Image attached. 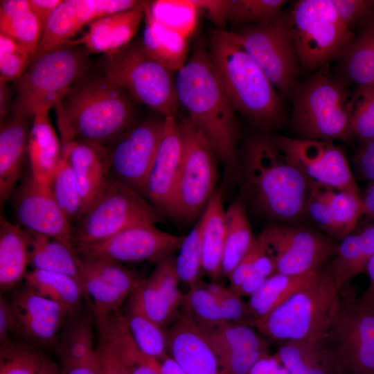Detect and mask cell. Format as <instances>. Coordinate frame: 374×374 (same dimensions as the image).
<instances>
[{"label": "cell", "mask_w": 374, "mask_h": 374, "mask_svg": "<svg viewBox=\"0 0 374 374\" xmlns=\"http://www.w3.org/2000/svg\"><path fill=\"white\" fill-rule=\"evenodd\" d=\"M180 106L201 132L224 166L226 183L240 181L238 125L233 107L217 75L208 53L197 44L175 77Z\"/></svg>", "instance_id": "obj_1"}, {"label": "cell", "mask_w": 374, "mask_h": 374, "mask_svg": "<svg viewBox=\"0 0 374 374\" xmlns=\"http://www.w3.org/2000/svg\"><path fill=\"white\" fill-rule=\"evenodd\" d=\"M242 196L260 214L279 223L306 214L312 180L262 134L245 142L240 159Z\"/></svg>", "instance_id": "obj_2"}, {"label": "cell", "mask_w": 374, "mask_h": 374, "mask_svg": "<svg viewBox=\"0 0 374 374\" xmlns=\"http://www.w3.org/2000/svg\"><path fill=\"white\" fill-rule=\"evenodd\" d=\"M132 98L105 75L82 76L55 108L62 145L105 147L134 125Z\"/></svg>", "instance_id": "obj_3"}, {"label": "cell", "mask_w": 374, "mask_h": 374, "mask_svg": "<svg viewBox=\"0 0 374 374\" xmlns=\"http://www.w3.org/2000/svg\"><path fill=\"white\" fill-rule=\"evenodd\" d=\"M208 54L234 109L258 127H279L284 120L280 95L234 32L212 30Z\"/></svg>", "instance_id": "obj_4"}, {"label": "cell", "mask_w": 374, "mask_h": 374, "mask_svg": "<svg viewBox=\"0 0 374 374\" xmlns=\"http://www.w3.org/2000/svg\"><path fill=\"white\" fill-rule=\"evenodd\" d=\"M342 294L328 269L306 283L253 328L266 339L323 342L339 312Z\"/></svg>", "instance_id": "obj_5"}, {"label": "cell", "mask_w": 374, "mask_h": 374, "mask_svg": "<svg viewBox=\"0 0 374 374\" xmlns=\"http://www.w3.org/2000/svg\"><path fill=\"white\" fill-rule=\"evenodd\" d=\"M350 96L344 85L330 77L328 65L305 82H299L291 97V123L299 138L350 139Z\"/></svg>", "instance_id": "obj_6"}, {"label": "cell", "mask_w": 374, "mask_h": 374, "mask_svg": "<svg viewBox=\"0 0 374 374\" xmlns=\"http://www.w3.org/2000/svg\"><path fill=\"white\" fill-rule=\"evenodd\" d=\"M75 46L66 43L33 58L15 83L14 115L33 117L61 103L86 69V53Z\"/></svg>", "instance_id": "obj_7"}, {"label": "cell", "mask_w": 374, "mask_h": 374, "mask_svg": "<svg viewBox=\"0 0 374 374\" xmlns=\"http://www.w3.org/2000/svg\"><path fill=\"white\" fill-rule=\"evenodd\" d=\"M173 71L147 54L140 42L107 54L104 75L134 100L165 116L180 107Z\"/></svg>", "instance_id": "obj_8"}, {"label": "cell", "mask_w": 374, "mask_h": 374, "mask_svg": "<svg viewBox=\"0 0 374 374\" xmlns=\"http://www.w3.org/2000/svg\"><path fill=\"white\" fill-rule=\"evenodd\" d=\"M299 64L307 70L344 56L354 39L331 0H300L290 14Z\"/></svg>", "instance_id": "obj_9"}, {"label": "cell", "mask_w": 374, "mask_h": 374, "mask_svg": "<svg viewBox=\"0 0 374 374\" xmlns=\"http://www.w3.org/2000/svg\"><path fill=\"white\" fill-rule=\"evenodd\" d=\"M163 213L137 191L109 178L73 227V245L98 242L134 226L155 225L163 221Z\"/></svg>", "instance_id": "obj_10"}, {"label": "cell", "mask_w": 374, "mask_h": 374, "mask_svg": "<svg viewBox=\"0 0 374 374\" xmlns=\"http://www.w3.org/2000/svg\"><path fill=\"white\" fill-rule=\"evenodd\" d=\"M179 126L183 155L168 215L188 222L206 206L215 191L217 158L208 141L188 117Z\"/></svg>", "instance_id": "obj_11"}, {"label": "cell", "mask_w": 374, "mask_h": 374, "mask_svg": "<svg viewBox=\"0 0 374 374\" xmlns=\"http://www.w3.org/2000/svg\"><path fill=\"white\" fill-rule=\"evenodd\" d=\"M234 33L279 94L291 98L299 84V62L290 15L280 12Z\"/></svg>", "instance_id": "obj_12"}, {"label": "cell", "mask_w": 374, "mask_h": 374, "mask_svg": "<svg viewBox=\"0 0 374 374\" xmlns=\"http://www.w3.org/2000/svg\"><path fill=\"white\" fill-rule=\"evenodd\" d=\"M322 344L338 374H374V311L344 294Z\"/></svg>", "instance_id": "obj_13"}, {"label": "cell", "mask_w": 374, "mask_h": 374, "mask_svg": "<svg viewBox=\"0 0 374 374\" xmlns=\"http://www.w3.org/2000/svg\"><path fill=\"white\" fill-rule=\"evenodd\" d=\"M257 238L264 246L275 274L299 275L316 271L337 253L338 243L329 235L287 223L263 229Z\"/></svg>", "instance_id": "obj_14"}, {"label": "cell", "mask_w": 374, "mask_h": 374, "mask_svg": "<svg viewBox=\"0 0 374 374\" xmlns=\"http://www.w3.org/2000/svg\"><path fill=\"white\" fill-rule=\"evenodd\" d=\"M163 126V120L145 121L132 125L106 145L110 178L143 195Z\"/></svg>", "instance_id": "obj_15"}, {"label": "cell", "mask_w": 374, "mask_h": 374, "mask_svg": "<svg viewBox=\"0 0 374 374\" xmlns=\"http://www.w3.org/2000/svg\"><path fill=\"white\" fill-rule=\"evenodd\" d=\"M274 137L280 150L312 181L360 195L345 154L332 141Z\"/></svg>", "instance_id": "obj_16"}, {"label": "cell", "mask_w": 374, "mask_h": 374, "mask_svg": "<svg viewBox=\"0 0 374 374\" xmlns=\"http://www.w3.org/2000/svg\"><path fill=\"white\" fill-rule=\"evenodd\" d=\"M184 236L157 229L155 225L132 227L94 243L74 246L80 256L118 262L158 261L179 249Z\"/></svg>", "instance_id": "obj_17"}, {"label": "cell", "mask_w": 374, "mask_h": 374, "mask_svg": "<svg viewBox=\"0 0 374 374\" xmlns=\"http://www.w3.org/2000/svg\"><path fill=\"white\" fill-rule=\"evenodd\" d=\"M196 323L217 357L220 374H248L269 354L267 340L252 326L227 321Z\"/></svg>", "instance_id": "obj_18"}, {"label": "cell", "mask_w": 374, "mask_h": 374, "mask_svg": "<svg viewBox=\"0 0 374 374\" xmlns=\"http://www.w3.org/2000/svg\"><path fill=\"white\" fill-rule=\"evenodd\" d=\"M19 225L73 245V226L56 202L51 187L37 181L31 173L12 194Z\"/></svg>", "instance_id": "obj_19"}, {"label": "cell", "mask_w": 374, "mask_h": 374, "mask_svg": "<svg viewBox=\"0 0 374 374\" xmlns=\"http://www.w3.org/2000/svg\"><path fill=\"white\" fill-rule=\"evenodd\" d=\"M81 285L85 296L93 301L95 322L118 310L142 280L120 262L95 257L80 256Z\"/></svg>", "instance_id": "obj_20"}, {"label": "cell", "mask_w": 374, "mask_h": 374, "mask_svg": "<svg viewBox=\"0 0 374 374\" xmlns=\"http://www.w3.org/2000/svg\"><path fill=\"white\" fill-rule=\"evenodd\" d=\"M15 316L14 335L33 346H55L68 311L25 283L15 288L10 300Z\"/></svg>", "instance_id": "obj_21"}, {"label": "cell", "mask_w": 374, "mask_h": 374, "mask_svg": "<svg viewBox=\"0 0 374 374\" xmlns=\"http://www.w3.org/2000/svg\"><path fill=\"white\" fill-rule=\"evenodd\" d=\"M175 260L170 256L158 261L152 274L142 279L128 296L127 305L163 329L177 319L184 301L178 287Z\"/></svg>", "instance_id": "obj_22"}, {"label": "cell", "mask_w": 374, "mask_h": 374, "mask_svg": "<svg viewBox=\"0 0 374 374\" xmlns=\"http://www.w3.org/2000/svg\"><path fill=\"white\" fill-rule=\"evenodd\" d=\"M142 2L135 0H62L47 21L34 57L67 43L70 37L84 25L99 18L132 9Z\"/></svg>", "instance_id": "obj_23"}, {"label": "cell", "mask_w": 374, "mask_h": 374, "mask_svg": "<svg viewBox=\"0 0 374 374\" xmlns=\"http://www.w3.org/2000/svg\"><path fill=\"white\" fill-rule=\"evenodd\" d=\"M183 155V144L175 116H165L163 130L143 195L163 213L170 211Z\"/></svg>", "instance_id": "obj_24"}, {"label": "cell", "mask_w": 374, "mask_h": 374, "mask_svg": "<svg viewBox=\"0 0 374 374\" xmlns=\"http://www.w3.org/2000/svg\"><path fill=\"white\" fill-rule=\"evenodd\" d=\"M165 331L168 355L188 374H220L217 357L184 303Z\"/></svg>", "instance_id": "obj_25"}, {"label": "cell", "mask_w": 374, "mask_h": 374, "mask_svg": "<svg viewBox=\"0 0 374 374\" xmlns=\"http://www.w3.org/2000/svg\"><path fill=\"white\" fill-rule=\"evenodd\" d=\"M62 152L67 157L73 170L81 198L83 216L110 178L107 150L98 144L72 141L62 145Z\"/></svg>", "instance_id": "obj_26"}, {"label": "cell", "mask_w": 374, "mask_h": 374, "mask_svg": "<svg viewBox=\"0 0 374 374\" xmlns=\"http://www.w3.org/2000/svg\"><path fill=\"white\" fill-rule=\"evenodd\" d=\"M148 1L138 6L99 18L89 24L88 31L76 40L67 43L83 44L90 53L107 54L120 51L130 44L142 19Z\"/></svg>", "instance_id": "obj_27"}, {"label": "cell", "mask_w": 374, "mask_h": 374, "mask_svg": "<svg viewBox=\"0 0 374 374\" xmlns=\"http://www.w3.org/2000/svg\"><path fill=\"white\" fill-rule=\"evenodd\" d=\"M55 346L61 374H98L93 347V316L69 318Z\"/></svg>", "instance_id": "obj_28"}, {"label": "cell", "mask_w": 374, "mask_h": 374, "mask_svg": "<svg viewBox=\"0 0 374 374\" xmlns=\"http://www.w3.org/2000/svg\"><path fill=\"white\" fill-rule=\"evenodd\" d=\"M28 118L14 115L0 130V200L2 205L15 190L28 153Z\"/></svg>", "instance_id": "obj_29"}, {"label": "cell", "mask_w": 374, "mask_h": 374, "mask_svg": "<svg viewBox=\"0 0 374 374\" xmlns=\"http://www.w3.org/2000/svg\"><path fill=\"white\" fill-rule=\"evenodd\" d=\"M28 263L33 269L69 275L81 285L80 259L74 247L30 229L23 228Z\"/></svg>", "instance_id": "obj_30"}, {"label": "cell", "mask_w": 374, "mask_h": 374, "mask_svg": "<svg viewBox=\"0 0 374 374\" xmlns=\"http://www.w3.org/2000/svg\"><path fill=\"white\" fill-rule=\"evenodd\" d=\"M373 255L374 222L341 240L327 269L341 294L352 278L366 271Z\"/></svg>", "instance_id": "obj_31"}, {"label": "cell", "mask_w": 374, "mask_h": 374, "mask_svg": "<svg viewBox=\"0 0 374 374\" xmlns=\"http://www.w3.org/2000/svg\"><path fill=\"white\" fill-rule=\"evenodd\" d=\"M62 154L57 136L48 117V111L33 116L29 132L28 155L30 173L39 183L51 187Z\"/></svg>", "instance_id": "obj_32"}, {"label": "cell", "mask_w": 374, "mask_h": 374, "mask_svg": "<svg viewBox=\"0 0 374 374\" xmlns=\"http://www.w3.org/2000/svg\"><path fill=\"white\" fill-rule=\"evenodd\" d=\"M225 210L222 188L215 190L199 221L202 251V269L212 279L222 275V265L225 239Z\"/></svg>", "instance_id": "obj_33"}, {"label": "cell", "mask_w": 374, "mask_h": 374, "mask_svg": "<svg viewBox=\"0 0 374 374\" xmlns=\"http://www.w3.org/2000/svg\"><path fill=\"white\" fill-rule=\"evenodd\" d=\"M97 329L112 344L129 374H161L159 362L139 350L120 311L109 314Z\"/></svg>", "instance_id": "obj_34"}, {"label": "cell", "mask_w": 374, "mask_h": 374, "mask_svg": "<svg viewBox=\"0 0 374 374\" xmlns=\"http://www.w3.org/2000/svg\"><path fill=\"white\" fill-rule=\"evenodd\" d=\"M144 19L140 41L143 49L166 68L177 72L186 62L188 38L152 20L146 10Z\"/></svg>", "instance_id": "obj_35"}, {"label": "cell", "mask_w": 374, "mask_h": 374, "mask_svg": "<svg viewBox=\"0 0 374 374\" xmlns=\"http://www.w3.org/2000/svg\"><path fill=\"white\" fill-rule=\"evenodd\" d=\"M28 265L23 228L0 217V286L10 290L19 285Z\"/></svg>", "instance_id": "obj_36"}, {"label": "cell", "mask_w": 374, "mask_h": 374, "mask_svg": "<svg viewBox=\"0 0 374 374\" xmlns=\"http://www.w3.org/2000/svg\"><path fill=\"white\" fill-rule=\"evenodd\" d=\"M42 28L30 0H3L0 3V33L11 38L33 57Z\"/></svg>", "instance_id": "obj_37"}, {"label": "cell", "mask_w": 374, "mask_h": 374, "mask_svg": "<svg viewBox=\"0 0 374 374\" xmlns=\"http://www.w3.org/2000/svg\"><path fill=\"white\" fill-rule=\"evenodd\" d=\"M25 284L38 294L62 305L68 317L80 314L83 289L73 277L56 271L33 269L26 272Z\"/></svg>", "instance_id": "obj_38"}, {"label": "cell", "mask_w": 374, "mask_h": 374, "mask_svg": "<svg viewBox=\"0 0 374 374\" xmlns=\"http://www.w3.org/2000/svg\"><path fill=\"white\" fill-rule=\"evenodd\" d=\"M222 274L227 278L250 249L254 238L246 212L245 200L237 197L225 211Z\"/></svg>", "instance_id": "obj_39"}, {"label": "cell", "mask_w": 374, "mask_h": 374, "mask_svg": "<svg viewBox=\"0 0 374 374\" xmlns=\"http://www.w3.org/2000/svg\"><path fill=\"white\" fill-rule=\"evenodd\" d=\"M317 270L299 275L274 274L269 277L247 302L253 319L252 326L284 303L310 280Z\"/></svg>", "instance_id": "obj_40"}, {"label": "cell", "mask_w": 374, "mask_h": 374, "mask_svg": "<svg viewBox=\"0 0 374 374\" xmlns=\"http://www.w3.org/2000/svg\"><path fill=\"white\" fill-rule=\"evenodd\" d=\"M276 354L290 374H338L322 342L286 341Z\"/></svg>", "instance_id": "obj_41"}, {"label": "cell", "mask_w": 374, "mask_h": 374, "mask_svg": "<svg viewBox=\"0 0 374 374\" xmlns=\"http://www.w3.org/2000/svg\"><path fill=\"white\" fill-rule=\"evenodd\" d=\"M344 70L357 86L374 84V21L353 39L344 55Z\"/></svg>", "instance_id": "obj_42"}, {"label": "cell", "mask_w": 374, "mask_h": 374, "mask_svg": "<svg viewBox=\"0 0 374 374\" xmlns=\"http://www.w3.org/2000/svg\"><path fill=\"white\" fill-rule=\"evenodd\" d=\"M145 10L152 20L188 38L197 27L199 10L193 0L148 2Z\"/></svg>", "instance_id": "obj_43"}, {"label": "cell", "mask_w": 374, "mask_h": 374, "mask_svg": "<svg viewBox=\"0 0 374 374\" xmlns=\"http://www.w3.org/2000/svg\"><path fill=\"white\" fill-rule=\"evenodd\" d=\"M124 316L136 345L143 354L159 362L168 355L166 331L163 328L129 305Z\"/></svg>", "instance_id": "obj_44"}, {"label": "cell", "mask_w": 374, "mask_h": 374, "mask_svg": "<svg viewBox=\"0 0 374 374\" xmlns=\"http://www.w3.org/2000/svg\"><path fill=\"white\" fill-rule=\"evenodd\" d=\"M285 0H220L218 21L223 28L227 21L258 24L280 12Z\"/></svg>", "instance_id": "obj_45"}, {"label": "cell", "mask_w": 374, "mask_h": 374, "mask_svg": "<svg viewBox=\"0 0 374 374\" xmlns=\"http://www.w3.org/2000/svg\"><path fill=\"white\" fill-rule=\"evenodd\" d=\"M51 188L56 202L71 223H77L83 215L82 204L73 170L62 152Z\"/></svg>", "instance_id": "obj_46"}, {"label": "cell", "mask_w": 374, "mask_h": 374, "mask_svg": "<svg viewBox=\"0 0 374 374\" xmlns=\"http://www.w3.org/2000/svg\"><path fill=\"white\" fill-rule=\"evenodd\" d=\"M328 204L335 229V239L341 240L354 231L359 219L364 215L362 198L359 194L331 188Z\"/></svg>", "instance_id": "obj_47"}, {"label": "cell", "mask_w": 374, "mask_h": 374, "mask_svg": "<svg viewBox=\"0 0 374 374\" xmlns=\"http://www.w3.org/2000/svg\"><path fill=\"white\" fill-rule=\"evenodd\" d=\"M46 358L32 345L10 339L0 346V374H37Z\"/></svg>", "instance_id": "obj_48"}, {"label": "cell", "mask_w": 374, "mask_h": 374, "mask_svg": "<svg viewBox=\"0 0 374 374\" xmlns=\"http://www.w3.org/2000/svg\"><path fill=\"white\" fill-rule=\"evenodd\" d=\"M351 137L374 139V84L357 86L350 96Z\"/></svg>", "instance_id": "obj_49"}, {"label": "cell", "mask_w": 374, "mask_h": 374, "mask_svg": "<svg viewBox=\"0 0 374 374\" xmlns=\"http://www.w3.org/2000/svg\"><path fill=\"white\" fill-rule=\"evenodd\" d=\"M175 266L179 280L192 288L201 283L202 251L199 222L184 237L175 260Z\"/></svg>", "instance_id": "obj_50"}, {"label": "cell", "mask_w": 374, "mask_h": 374, "mask_svg": "<svg viewBox=\"0 0 374 374\" xmlns=\"http://www.w3.org/2000/svg\"><path fill=\"white\" fill-rule=\"evenodd\" d=\"M184 303L188 308L196 321L215 323L224 321L220 301L201 282L190 288L184 294Z\"/></svg>", "instance_id": "obj_51"}, {"label": "cell", "mask_w": 374, "mask_h": 374, "mask_svg": "<svg viewBox=\"0 0 374 374\" xmlns=\"http://www.w3.org/2000/svg\"><path fill=\"white\" fill-rule=\"evenodd\" d=\"M33 57L11 38L0 33V80L18 79L31 63Z\"/></svg>", "instance_id": "obj_52"}, {"label": "cell", "mask_w": 374, "mask_h": 374, "mask_svg": "<svg viewBox=\"0 0 374 374\" xmlns=\"http://www.w3.org/2000/svg\"><path fill=\"white\" fill-rule=\"evenodd\" d=\"M254 258L252 270L235 293L240 296H250L271 275L275 274L273 262L262 244L254 238Z\"/></svg>", "instance_id": "obj_53"}, {"label": "cell", "mask_w": 374, "mask_h": 374, "mask_svg": "<svg viewBox=\"0 0 374 374\" xmlns=\"http://www.w3.org/2000/svg\"><path fill=\"white\" fill-rule=\"evenodd\" d=\"M338 16L351 30L357 26L365 28L374 21L373 0H331Z\"/></svg>", "instance_id": "obj_54"}, {"label": "cell", "mask_w": 374, "mask_h": 374, "mask_svg": "<svg viewBox=\"0 0 374 374\" xmlns=\"http://www.w3.org/2000/svg\"><path fill=\"white\" fill-rule=\"evenodd\" d=\"M95 348V362L98 374H129L112 344L99 335Z\"/></svg>", "instance_id": "obj_55"}, {"label": "cell", "mask_w": 374, "mask_h": 374, "mask_svg": "<svg viewBox=\"0 0 374 374\" xmlns=\"http://www.w3.org/2000/svg\"><path fill=\"white\" fill-rule=\"evenodd\" d=\"M354 160L361 177L374 182V139L361 141Z\"/></svg>", "instance_id": "obj_56"}, {"label": "cell", "mask_w": 374, "mask_h": 374, "mask_svg": "<svg viewBox=\"0 0 374 374\" xmlns=\"http://www.w3.org/2000/svg\"><path fill=\"white\" fill-rule=\"evenodd\" d=\"M253 258L254 246L253 242L247 253L235 266L228 278L230 281L229 289L233 292H235L238 290L246 278L251 272Z\"/></svg>", "instance_id": "obj_57"}, {"label": "cell", "mask_w": 374, "mask_h": 374, "mask_svg": "<svg viewBox=\"0 0 374 374\" xmlns=\"http://www.w3.org/2000/svg\"><path fill=\"white\" fill-rule=\"evenodd\" d=\"M15 316L10 301L0 296V342L9 341L15 330Z\"/></svg>", "instance_id": "obj_58"}, {"label": "cell", "mask_w": 374, "mask_h": 374, "mask_svg": "<svg viewBox=\"0 0 374 374\" xmlns=\"http://www.w3.org/2000/svg\"><path fill=\"white\" fill-rule=\"evenodd\" d=\"M248 374H290L276 353L269 354L259 359Z\"/></svg>", "instance_id": "obj_59"}, {"label": "cell", "mask_w": 374, "mask_h": 374, "mask_svg": "<svg viewBox=\"0 0 374 374\" xmlns=\"http://www.w3.org/2000/svg\"><path fill=\"white\" fill-rule=\"evenodd\" d=\"M62 0H30L33 12L38 19L42 30L50 16Z\"/></svg>", "instance_id": "obj_60"}, {"label": "cell", "mask_w": 374, "mask_h": 374, "mask_svg": "<svg viewBox=\"0 0 374 374\" xmlns=\"http://www.w3.org/2000/svg\"><path fill=\"white\" fill-rule=\"evenodd\" d=\"M366 271L369 277V285L357 301L362 306L374 311V255L370 259Z\"/></svg>", "instance_id": "obj_61"}, {"label": "cell", "mask_w": 374, "mask_h": 374, "mask_svg": "<svg viewBox=\"0 0 374 374\" xmlns=\"http://www.w3.org/2000/svg\"><path fill=\"white\" fill-rule=\"evenodd\" d=\"M159 368L161 374H188L169 355L159 362Z\"/></svg>", "instance_id": "obj_62"}, {"label": "cell", "mask_w": 374, "mask_h": 374, "mask_svg": "<svg viewBox=\"0 0 374 374\" xmlns=\"http://www.w3.org/2000/svg\"><path fill=\"white\" fill-rule=\"evenodd\" d=\"M362 198L364 215L374 220V182H371Z\"/></svg>", "instance_id": "obj_63"}, {"label": "cell", "mask_w": 374, "mask_h": 374, "mask_svg": "<svg viewBox=\"0 0 374 374\" xmlns=\"http://www.w3.org/2000/svg\"><path fill=\"white\" fill-rule=\"evenodd\" d=\"M37 374H61L59 366L51 359L46 358Z\"/></svg>", "instance_id": "obj_64"}]
</instances>
